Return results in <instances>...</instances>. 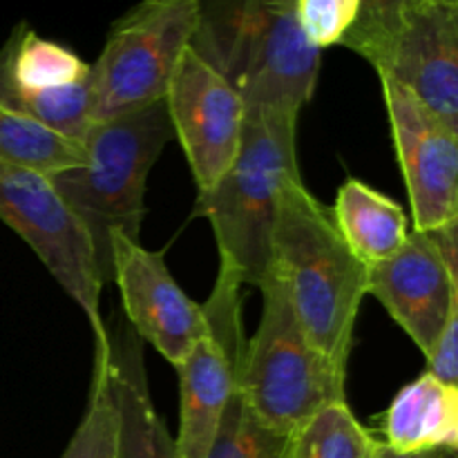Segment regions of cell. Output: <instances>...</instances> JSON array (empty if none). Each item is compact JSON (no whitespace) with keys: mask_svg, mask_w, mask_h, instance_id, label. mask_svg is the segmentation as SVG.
Returning a JSON list of instances; mask_svg holds the SVG:
<instances>
[{"mask_svg":"<svg viewBox=\"0 0 458 458\" xmlns=\"http://www.w3.org/2000/svg\"><path fill=\"white\" fill-rule=\"evenodd\" d=\"M425 235L432 242L437 253L441 255L445 267L458 276V219L445 224V226L434 228V231H425Z\"/></svg>","mask_w":458,"mask_h":458,"instance_id":"25","label":"cell"},{"mask_svg":"<svg viewBox=\"0 0 458 458\" xmlns=\"http://www.w3.org/2000/svg\"><path fill=\"white\" fill-rule=\"evenodd\" d=\"M360 0H295L300 27L313 47L322 52L340 45L358 16Z\"/></svg>","mask_w":458,"mask_h":458,"instance_id":"23","label":"cell"},{"mask_svg":"<svg viewBox=\"0 0 458 458\" xmlns=\"http://www.w3.org/2000/svg\"><path fill=\"white\" fill-rule=\"evenodd\" d=\"M191 47L249 107L302 112L316 92L322 52L304 36L295 0H199Z\"/></svg>","mask_w":458,"mask_h":458,"instance_id":"3","label":"cell"},{"mask_svg":"<svg viewBox=\"0 0 458 458\" xmlns=\"http://www.w3.org/2000/svg\"><path fill=\"white\" fill-rule=\"evenodd\" d=\"M425 3L432 0H360L356 21L340 45L356 52L376 70L383 63L403 18Z\"/></svg>","mask_w":458,"mask_h":458,"instance_id":"22","label":"cell"},{"mask_svg":"<svg viewBox=\"0 0 458 458\" xmlns=\"http://www.w3.org/2000/svg\"><path fill=\"white\" fill-rule=\"evenodd\" d=\"M199 0H139L110 27L92 63L94 123L164 101L197 27Z\"/></svg>","mask_w":458,"mask_h":458,"instance_id":"6","label":"cell"},{"mask_svg":"<svg viewBox=\"0 0 458 458\" xmlns=\"http://www.w3.org/2000/svg\"><path fill=\"white\" fill-rule=\"evenodd\" d=\"M291 437L276 432L246 405L240 387L233 392L217 437L206 458H289Z\"/></svg>","mask_w":458,"mask_h":458,"instance_id":"21","label":"cell"},{"mask_svg":"<svg viewBox=\"0 0 458 458\" xmlns=\"http://www.w3.org/2000/svg\"><path fill=\"white\" fill-rule=\"evenodd\" d=\"M242 289L244 282L235 268L219 259L217 280L204 304L210 329L177 367L179 432L174 441L182 458H206L237 389L246 344Z\"/></svg>","mask_w":458,"mask_h":458,"instance_id":"8","label":"cell"},{"mask_svg":"<svg viewBox=\"0 0 458 458\" xmlns=\"http://www.w3.org/2000/svg\"><path fill=\"white\" fill-rule=\"evenodd\" d=\"M107 374L119 423V458H182L148 385L143 343L125 320L107 334Z\"/></svg>","mask_w":458,"mask_h":458,"instance_id":"15","label":"cell"},{"mask_svg":"<svg viewBox=\"0 0 458 458\" xmlns=\"http://www.w3.org/2000/svg\"><path fill=\"white\" fill-rule=\"evenodd\" d=\"M425 358H428V369H425L428 374L450 387H458V309L447 318L441 335Z\"/></svg>","mask_w":458,"mask_h":458,"instance_id":"24","label":"cell"},{"mask_svg":"<svg viewBox=\"0 0 458 458\" xmlns=\"http://www.w3.org/2000/svg\"><path fill=\"white\" fill-rule=\"evenodd\" d=\"M0 219L38 255L49 276L79 304L94 340L107 335L101 318L103 277L92 240L54 191L47 174L0 164Z\"/></svg>","mask_w":458,"mask_h":458,"instance_id":"7","label":"cell"},{"mask_svg":"<svg viewBox=\"0 0 458 458\" xmlns=\"http://www.w3.org/2000/svg\"><path fill=\"white\" fill-rule=\"evenodd\" d=\"M259 293L262 313L253 338L244 344L237 387L262 423L293 437L327 405L347 401V374L307 338L276 268Z\"/></svg>","mask_w":458,"mask_h":458,"instance_id":"5","label":"cell"},{"mask_svg":"<svg viewBox=\"0 0 458 458\" xmlns=\"http://www.w3.org/2000/svg\"><path fill=\"white\" fill-rule=\"evenodd\" d=\"M164 103L197 192L208 191L240 150L249 106L235 85L191 45L174 67Z\"/></svg>","mask_w":458,"mask_h":458,"instance_id":"10","label":"cell"},{"mask_svg":"<svg viewBox=\"0 0 458 458\" xmlns=\"http://www.w3.org/2000/svg\"><path fill=\"white\" fill-rule=\"evenodd\" d=\"M273 268L313 347L347 374L369 268L344 244L329 206L316 199L300 177L282 188Z\"/></svg>","mask_w":458,"mask_h":458,"instance_id":"1","label":"cell"},{"mask_svg":"<svg viewBox=\"0 0 458 458\" xmlns=\"http://www.w3.org/2000/svg\"><path fill=\"white\" fill-rule=\"evenodd\" d=\"M0 98L83 143L92 128V65L21 22L0 47Z\"/></svg>","mask_w":458,"mask_h":458,"instance_id":"9","label":"cell"},{"mask_svg":"<svg viewBox=\"0 0 458 458\" xmlns=\"http://www.w3.org/2000/svg\"><path fill=\"white\" fill-rule=\"evenodd\" d=\"M300 112L282 107H249L240 150L231 168L208 191L197 192L192 217L210 224L219 259L240 280L262 286L273 271V231L282 188L300 177Z\"/></svg>","mask_w":458,"mask_h":458,"instance_id":"2","label":"cell"},{"mask_svg":"<svg viewBox=\"0 0 458 458\" xmlns=\"http://www.w3.org/2000/svg\"><path fill=\"white\" fill-rule=\"evenodd\" d=\"M429 454H401V452H394L392 447H387L385 443L378 441V445H376L374 450V456L371 458H428Z\"/></svg>","mask_w":458,"mask_h":458,"instance_id":"26","label":"cell"},{"mask_svg":"<svg viewBox=\"0 0 458 458\" xmlns=\"http://www.w3.org/2000/svg\"><path fill=\"white\" fill-rule=\"evenodd\" d=\"M173 137L165 103L92 123L85 159L49 174L54 191L92 240L103 284H110V246L116 235L139 240L146 215L148 174Z\"/></svg>","mask_w":458,"mask_h":458,"instance_id":"4","label":"cell"},{"mask_svg":"<svg viewBox=\"0 0 458 458\" xmlns=\"http://www.w3.org/2000/svg\"><path fill=\"white\" fill-rule=\"evenodd\" d=\"M331 215L344 244L367 268L394 258L411 233L403 206L360 179L338 188Z\"/></svg>","mask_w":458,"mask_h":458,"instance_id":"17","label":"cell"},{"mask_svg":"<svg viewBox=\"0 0 458 458\" xmlns=\"http://www.w3.org/2000/svg\"><path fill=\"white\" fill-rule=\"evenodd\" d=\"M376 441L347 401L318 411L291 437L289 458H371Z\"/></svg>","mask_w":458,"mask_h":458,"instance_id":"19","label":"cell"},{"mask_svg":"<svg viewBox=\"0 0 458 458\" xmlns=\"http://www.w3.org/2000/svg\"><path fill=\"white\" fill-rule=\"evenodd\" d=\"M110 282L121 295L123 320L177 369L192 344L208 334L204 304H197L177 284L164 253L141 246L139 240L116 235L110 246Z\"/></svg>","mask_w":458,"mask_h":458,"instance_id":"11","label":"cell"},{"mask_svg":"<svg viewBox=\"0 0 458 458\" xmlns=\"http://www.w3.org/2000/svg\"><path fill=\"white\" fill-rule=\"evenodd\" d=\"M385 445L401 454L458 450V387L423 371L398 389L385 414Z\"/></svg>","mask_w":458,"mask_h":458,"instance_id":"16","label":"cell"},{"mask_svg":"<svg viewBox=\"0 0 458 458\" xmlns=\"http://www.w3.org/2000/svg\"><path fill=\"white\" fill-rule=\"evenodd\" d=\"M107 338L110 335L94 340V371L88 407L61 458H119V423L107 374Z\"/></svg>","mask_w":458,"mask_h":458,"instance_id":"20","label":"cell"},{"mask_svg":"<svg viewBox=\"0 0 458 458\" xmlns=\"http://www.w3.org/2000/svg\"><path fill=\"white\" fill-rule=\"evenodd\" d=\"M385 107L414 231H434L458 219V130L443 123L396 81L380 76Z\"/></svg>","mask_w":458,"mask_h":458,"instance_id":"12","label":"cell"},{"mask_svg":"<svg viewBox=\"0 0 458 458\" xmlns=\"http://www.w3.org/2000/svg\"><path fill=\"white\" fill-rule=\"evenodd\" d=\"M376 72L458 130V0H432L411 9Z\"/></svg>","mask_w":458,"mask_h":458,"instance_id":"13","label":"cell"},{"mask_svg":"<svg viewBox=\"0 0 458 458\" xmlns=\"http://www.w3.org/2000/svg\"><path fill=\"white\" fill-rule=\"evenodd\" d=\"M83 143L45 128L0 98V164L22 165L49 177L83 164Z\"/></svg>","mask_w":458,"mask_h":458,"instance_id":"18","label":"cell"},{"mask_svg":"<svg viewBox=\"0 0 458 458\" xmlns=\"http://www.w3.org/2000/svg\"><path fill=\"white\" fill-rule=\"evenodd\" d=\"M367 295H374L428 356L458 309V276L445 267L425 233L411 231L394 258L369 268Z\"/></svg>","mask_w":458,"mask_h":458,"instance_id":"14","label":"cell"},{"mask_svg":"<svg viewBox=\"0 0 458 458\" xmlns=\"http://www.w3.org/2000/svg\"><path fill=\"white\" fill-rule=\"evenodd\" d=\"M428 458H458V450H437V452H429Z\"/></svg>","mask_w":458,"mask_h":458,"instance_id":"27","label":"cell"}]
</instances>
